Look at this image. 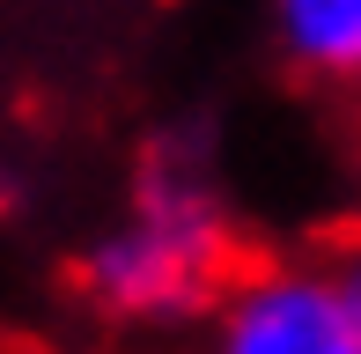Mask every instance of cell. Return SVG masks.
<instances>
[{"mask_svg":"<svg viewBox=\"0 0 361 354\" xmlns=\"http://www.w3.org/2000/svg\"><path fill=\"white\" fill-rule=\"evenodd\" d=\"M89 281L111 310H133V317H177L214 303L228 281V229H221L214 185L155 163L133 214L89 259Z\"/></svg>","mask_w":361,"mask_h":354,"instance_id":"1","label":"cell"},{"mask_svg":"<svg viewBox=\"0 0 361 354\" xmlns=\"http://www.w3.org/2000/svg\"><path fill=\"white\" fill-rule=\"evenodd\" d=\"M214 303V354H361V281L347 266H266Z\"/></svg>","mask_w":361,"mask_h":354,"instance_id":"2","label":"cell"},{"mask_svg":"<svg viewBox=\"0 0 361 354\" xmlns=\"http://www.w3.org/2000/svg\"><path fill=\"white\" fill-rule=\"evenodd\" d=\"M288 59L310 74H354L361 67V0H273Z\"/></svg>","mask_w":361,"mask_h":354,"instance_id":"3","label":"cell"}]
</instances>
